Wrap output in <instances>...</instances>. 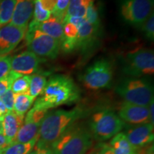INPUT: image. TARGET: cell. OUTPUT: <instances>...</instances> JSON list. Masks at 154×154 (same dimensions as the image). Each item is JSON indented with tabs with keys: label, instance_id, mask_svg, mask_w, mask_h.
Masks as SVG:
<instances>
[{
	"label": "cell",
	"instance_id": "obj_18",
	"mask_svg": "<svg viewBox=\"0 0 154 154\" xmlns=\"http://www.w3.org/2000/svg\"><path fill=\"white\" fill-rule=\"evenodd\" d=\"M37 29L60 42L63 39V23L55 17L51 16L37 26Z\"/></svg>",
	"mask_w": 154,
	"mask_h": 154
},
{
	"label": "cell",
	"instance_id": "obj_43",
	"mask_svg": "<svg viewBox=\"0 0 154 154\" xmlns=\"http://www.w3.org/2000/svg\"><path fill=\"white\" fill-rule=\"evenodd\" d=\"M4 149H2V148H0V154H3Z\"/></svg>",
	"mask_w": 154,
	"mask_h": 154
},
{
	"label": "cell",
	"instance_id": "obj_34",
	"mask_svg": "<svg viewBox=\"0 0 154 154\" xmlns=\"http://www.w3.org/2000/svg\"><path fill=\"white\" fill-rule=\"evenodd\" d=\"M71 22L72 24L75 25L76 27L79 28L81 26V25L83 24V23H84V22H86V19H85V17L73 16V17H69V18L67 19L66 21H64V22H63V24L64 22Z\"/></svg>",
	"mask_w": 154,
	"mask_h": 154
},
{
	"label": "cell",
	"instance_id": "obj_12",
	"mask_svg": "<svg viewBox=\"0 0 154 154\" xmlns=\"http://www.w3.org/2000/svg\"><path fill=\"white\" fill-rule=\"evenodd\" d=\"M26 29L10 24L0 28V56L11 52L24 38Z\"/></svg>",
	"mask_w": 154,
	"mask_h": 154
},
{
	"label": "cell",
	"instance_id": "obj_25",
	"mask_svg": "<svg viewBox=\"0 0 154 154\" xmlns=\"http://www.w3.org/2000/svg\"><path fill=\"white\" fill-rule=\"evenodd\" d=\"M38 138L28 143H13L4 149L3 154H28L34 149Z\"/></svg>",
	"mask_w": 154,
	"mask_h": 154
},
{
	"label": "cell",
	"instance_id": "obj_11",
	"mask_svg": "<svg viewBox=\"0 0 154 154\" xmlns=\"http://www.w3.org/2000/svg\"><path fill=\"white\" fill-rule=\"evenodd\" d=\"M124 133L131 144L137 150L150 145L153 141V125L151 123L131 125Z\"/></svg>",
	"mask_w": 154,
	"mask_h": 154
},
{
	"label": "cell",
	"instance_id": "obj_39",
	"mask_svg": "<svg viewBox=\"0 0 154 154\" xmlns=\"http://www.w3.org/2000/svg\"><path fill=\"white\" fill-rule=\"evenodd\" d=\"M149 115H150V122L151 124L154 125V119H153V108H154V101L153 100L152 101L150 104L149 105Z\"/></svg>",
	"mask_w": 154,
	"mask_h": 154
},
{
	"label": "cell",
	"instance_id": "obj_16",
	"mask_svg": "<svg viewBox=\"0 0 154 154\" xmlns=\"http://www.w3.org/2000/svg\"><path fill=\"white\" fill-rule=\"evenodd\" d=\"M34 0H16L10 24L27 29L33 16Z\"/></svg>",
	"mask_w": 154,
	"mask_h": 154
},
{
	"label": "cell",
	"instance_id": "obj_2",
	"mask_svg": "<svg viewBox=\"0 0 154 154\" xmlns=\"http://www.w3.org/2000/svg\"><path fill=\"white\" fill-rule=\"evenodd\" d=\"M84 113L82 109L76 107L72 110L60 109L46 113L40 126L36 147H50L77 120L82 118Z\"/></svg>",
	"mask_w": 154,
	"mask_h": 154
},
{
	"label": "cell",
	"instance_id": "obj_4",
	"mask_svg": "<svg viewBox=\"0 0 154 154\" xmlns=\"http://www.w3.org/2000/svg\"><path fill=\"white\" fill-rule=\"evenodd\" d=\"M116 92L132 104L149 106L153 100V88L149 81L143 78H131L122 81L116 87Z\"/></svg>",
	"mask_w": 154,
	"mask_h": 154
},
{
	"label": "cell",
	"instance_id": "obj_26",
	"mask_svg": "<svg viewBox=\"0 0 154 154\" xmlns=\"http://www.w3.org/2000/svg\"><path fill=\"white\" fill-rule=\"evenodd\" d=\"M31 76L28 75H22L18 77L12 82L11 89L14 94H29Z\"/></svg>",
	"mask_w": 154,
	"mask_h": 154
},
{
	"label": "cell",
	"instance_id": "obj_37",
	"mask_svg": "<svg viewBox=\"0 0 154 154\" xmlns=\"http://www.w3.org/2000/svg\"><path fill=\"white\" fill-rule=\"evenodd\" d=\"M10 144V141L2 134H0V148L5 149Z\"/></svg>",
	"mask_w": 154,
	"mask_h": 154
},
{
	"label": "cell",
	"instance_id": "obj_33",
	"mask_svg": "<svg viewBox=\"0 0 154 154\" xmlns=\"http://www.w3.org/2000/svg\"><path fill=\"white\" fill-rule=\"evenodd\" d=\"M90 154H113L109 143H100L94 147Z\"/></svg>",
	"mask_w": 154,
	"mask_h": 154
},
{
	"label": "cell",
	"instance_id": "obj_36",
	"mask_svg": "<svg viewBox=\"0 0 154 154\" xmlns=\"http://www.w3.org/2000/svg\"><path fill=\"white\" fill-rule=\"evenodd\" d=\"M36 154H54L50 147H36Z\"/></svg>",
	"mask_w": 154,
	"mask_h": 154
},
{
	"label": "cell",
	"instance_id": "obj_38",
	"mask_svg": "<svg viewBox=\"0 0 154 154\" xmlns=\"http://www.w3.org/2000/svg\"><path fill=\"white\" fill-rule=\"evenodd\" d=\"M147 146H145V147L138 149L137 153L138 154H153V146H152V147H149V148H147Z\"/></svg>",
	"mask_w": 154,
	"mask_h": 154
},
{
	"label": "cell",
	"instance_id": "obj_30",
	"mask_svg": "<svg viewBox=\"0 0 154 154\" xmlns=\"http://www.w3.org/2000/svg\"><path fill=\"white\" fill-rule=\"evenodd\" d=\"M141 29L148 39L153 41L154 39V14L152 13L147 20L141 26Z\"/></svg>",
	"mask_w": 154,
	"mask_h": 154
},
{
	"label": "cell",
	"instance_id": "obj_20",
	"mask_svg": "<svg viewBox=\"0 0 154 154\" xmlns=\"http://www.w3.org/2000/svg\"><path fill=\"white\" fill-rule=\"evenodd\" d=\"M30 76L29 95L36 99L41 95L47 85V75L45 73H35Z\"/></svg>",
	"mask_w": 154,
	"mask_h": 154
},
{
	"label": "cell",
	"instance_id": "obj_31",
	"mask_svg": "<svg viewBox=\"0 0 154 154\" xmlns=\"http://www.w3.org/2000/svg\"><path fill=\"white\" fill-rule=\"evenodd\" d=\"M11 57L0 56V79L5 78L11 72Z\"/></svg>",
	"mask_w": 154,
	"mask_h": 154
},
{
	"label": "cell",
	"instance_id": "obj_35",
	"mask_svg": "<svg viewBox=\"0 0 154 154\" xmlns=\"http://www.w3.org/2000/svg\"><path fill=\"white\" fill-rule=\"evenodd\" d=\"M39 2L46 10L50 11L51 13L53 12L56 5V0H39Z\"/></svg>",
	"mask_w": 154,
	"mask_h": 154
},
{
	"label": "cell",
	"instance_id": "obj_27",
	"mask_svg": "<svg viewBox=\"0 0 154 154\" xmlns=\"http://www.w3.org/2000/svg\"><path fill=\"white\" fill-rule=\"evenodd\" d=\"M84 17H85L86 22L91 24L92 26L98 28L101 27V26H100L101 22H100L99 11H98L97 7L94 5V0H91L90 2Z\"/></svg>",
	"mask_w": 154,
	"mask_h": 154
},
{
	"label": "cell",
	"instance_id": "obj_22",
	"mask_svg": "<svg viewBox=\"0 0 154 154\" xmlns=\"http://www.w3.org/2000/svg\"><path fill=\"white\" fill-rule=\"evenodd\" d=\"M91 1V0H70L63 22L70 17H85L86 9Z\"/></svg>",
	"mask_w": 154,
	"mask_h": 154
},
{
	"label": "cell",
	"instance_id": "obj_24",
	"mask_svg": "<svg viewBox=\"0 0 154 154\" xmlns=\"http://www.w3.org/2000/svg\"><path fill=\"white\" fill-rule=\"evenodd\" d=\"M51 13L46 10L42 6L39 0H34L33 19L28 25V27L36 29L37 26L51 17Z\"/></svg>",
	"mask_w": 154,
	"mask_h": 154
},
{
	"label": "cell",
	"instance_id": "obj_41",
	"mask_svg": "<svg viewBox=\"0 0 154 154\" xmlns=\"http://www.w3.org/2000/svg\"><path fill=\"white\" fill-rule=\"evenodd\" d=\"M36 153H37V151H36V149L35 148V149H34L32 151L29 152V153L28 154H36Z\"/></svg>",
	"mask_w": 154,
	"mask_h": 154
},
{
	"label": "cell",
	"instance_id": "obj_40",
	"mask_svg": "<svg viewBox=\"0 0 154 154\" xmlns=\"http://www.w3.org/2000/svg\"><path fill=\"white\" fill-rule=\"evenodd\" d=\"M7 112V109H6L5 104L3 103V102L0 99V121L2 120L4 116L6 114V113Z\"/></svg>",
	"mask_w": 154,
	"mask_h": 154
},
{
	"label": "cell",
	"instance_id": "obj_28",
	"mask_svg": "<svg viewBox=\"0 0 154 154\" xmlns=\"http://www.w3.org/2000/svg\"><path fill=\"white\" fill-rule=\"evenodd\" d=\"M69 2L70 0H56V5L54 9L52 16L55 17L61 22L63 21L65 16H66L67 9H68Z\"/></svg>",
	"mask_w": 154,
	"mask_h": 154
},
{
	"label": "cell",
	"instance_id": "obj_32",
	"mask_svg": "<svg viewBox=\"0 0 154 154\" xmlns=\"http://www.w3.org/2000/svg\"><path fill=\"white\" fill-rule=\"evenodd\" d=\"M14 96L15 94L13 93L10 88L0 97V99L5 104L7 111H12L14 110Z\"/></svg>",
	"mask_w": 154,
	"mask_h": 154
},
{
	"label": "cell",
	"instance_id": "obj_6",
	"mask_svg": "<svg viewBox=\"0 0 154 154\" xmlns=\"http://www.w3.org/2000/svg\"><path fill=\"white\" fill-rule=\"evenodd\" d=\"M123 72L134 78L151 76L154 72L153 51L149 49H139L127 54L123 64Z\"/></svg>",
	"mask_w": 154,
	"mask_h": 154
},
{
	"label": "cell",
	"instance_id": "obj_21",
	"mask_svg": "<svg viewBox=\"0 0 154 154\" xmlns=\"http://www.w3.org/2000/svg\"><path fill=\"white\" fill-rule=\"evenodd\" d=\"M35 99L26 94H17L14 96V111L17 114L24 116L32 107Z\"/></svg>",
	"mask_w": 154,
	"mask_h": 154
},
{
	"label": "cell",
	"instance_id": "obj_3",
	"mask_svg": "<svg viewBox=\"0 0 154 154\" xmlns=\"http://www.w3.org/2000/svg\"><path fill=\"white\" fill-rule=\"evenodd\" d=\"M92 145L93 140L89 131L74 124L50 148L54 154H86Z\"/></svg>",
	"mask_w": 154,
	"mask_h": 154
},
{
	"label": "cell",
	"instance_id": "obj_10",
	"mask_svg": "<svg viewBox=\"0 0 154 154\" xmlns=\"http://www.w3.org/2000/svg\"><path fill=\"white\" fill-rule=\"evenodd\" d=\"M29 51H23L11 59V70L21 75L34 74L44 61Z\"/></svg>",
	"mask_w": 154,
	"mask_h": 154
},
{
	"label": "cell",
	"instance_id": "obj_17",
	"mask_svg": "<svg viewBox=\"0 0 154 154\" xmlns=\"http://www.w3.org/2000/svg\"><path fill=\"white\" fill-rule=\"evenodd\" d=\"M24 116L17 114L14 111H7L4 116L2 120V134L10 141L11 143L24 124Z\"/></svg>",
	"mask_w": 154,
	"mask_h": 154
},
{
	"label": "cell",
	"instance_id": "obj_5",
	"mask_svg": "<svg viewBox=\"0 0 154 154\" xmlns=\"http://www.w3.org/2000/svg\"><path fill=\"white\" fill-rule=\"evenodd\" d=\"M125 123L114 111L104 109L94 113L89 120V131L99 141L112 138L124 128Z\"/></svg>",
	"mask_w": 154,
	"mask_h": 154
},
{
	"label": "cell",
	"instance_id": "obj_1",
	"mask_svg": "<svg viewBox=\"0 0 154 154\" xmlns=\"http://www.w3.org/2000/svg\"><path fill=\"white\" fill-rule=\"evenodd\" d=\"M34 106L48 111L59 106L76 101L80 91L74 81L65 75H55L49 79Z\"/></svg>",
	"mask_w": 154,
	"mask_h": 154
},
{
	"label": "cell",
	"instance_id": "obj_29",
	"mask_svg": "<svg viewBox=\"0 0 154 154\" xmlns=\"http://www.w3.org/2000/svg\"><path fill=\"white\" fill-rule=\"evenodd\" d=\"M21 76H22V75L17 74V73L11 70L9 74L7 75L5 78L0 79V97L5 93L9 88H11L12 82H14L16 79Z\"/></svg>",
	"mask_w": 154,
	"mask_h": 154
},
{
	"label": "cell",
	"instance_id": "obj_19",
	"mask_svg": "<svg viewBox=\"0 0 154 154\" xmlns=\"http://www.w3.org/2000/svg\"><path fill=\"white\" fill-rule=\"evenodd\" d=\"M109 145L113 154H138L137 149L133 146L124 132H120L111 138Z\"/></svg>",
	"mask_w": 154,
	"mask_h": 154
},
{
	"label": "cell",
	"instance_id": "obj_23",
	"mask_svg": "<svg viewBox=\"0 0 154 154\" xmlns=\"http://www.w3.org/2000/svg\"><path fill=\"white\" fill-rule=\"evenodd\" d=\"M16 0H0V28L11 22Z\"/></svg>",
	"mask_w": 154,
	"mask_h": 154
},
{
	"label": "cell",
	"instance_id": "obj_13",
	"mask_svg": "<svg viewBox=\"0 0 154 154\" xmlns=\"http://www.w3.org/2000/svg\"><path fill=\"white\" fill-rule=\"evenodd\" d=\"M42 120L43 118L42 116L32 111H28L24 120V123L11 143H28L35 138H38Z\"/></svg>",
	"mask_w": 154,
	"mask_h": 154
},
{
	"label": "cell",
	"instance_id": "obj_8",
	"mask_svg": "<svg viewBox=\"0 0 154 154\" xmlns=\"http://www.w3.org/2000/svg\"><path fill=\"white\" fill-rule=\"evenodd\" d=\"M26 41L28 51L39 57L55 59L61 49V42L37 29H27Z\"/></svg>",
	"mask_w": 154,
	"mask_h": 154
},
{
	"label": "cell",
	"instance_id": "obj_15",
	"mask_svg": "<svg viewBox=\"0 0 154 154\" xmlns=\"http://www.w3.org/2000/svg\"><path fill=\"white\" fill-rule=\"evenodd\" d=\"M99 35L100 28L84 22L79 27L76 50H80L82 53L88 52L94 47Z\"/></svg>",
	"mask_w": 154,
	"mask_h": 154
},
{
	"label": "cell",
	"instance_id": "obj_14",
	"mask_svg": "<svg viewBox=\"0 0 154 154\" xmlns=\"http://www.w3.org/2000/svg\"><path fill=\"white\" fill-rule=\"evenodd\" d=\"M118 116L124 123L132 126L151 123L148 106L132 104L128 102H124L121 105Z\"/></svg>",
	"mask_w": 154,
	"mask_h": 154
},
{
	"label": "cell",
	"instance_id": "obj_42",
	"mask_svg": "<svg viewBox=\"0 0 154 154\" xmlns=\"http://www.w3.org/2000/svg\"><path fill=\"white\" fill-rule=\"evenodd\" d=\"M0 134H2V121H0Z\"/></svg>",
	"mask_w": 154,
	"mask_h": 154
},
{
	"label": "cell",
	"instance_id": "obj_9",
	"mask_svg": "<svg viewBox=\"0 0 154 154\" xmlns=\"http://www.w3.org/2000/svg\"><path fill=\"white\" fill-rule=\"evenodd\" d=\"M153 11V0H121L120 3L121 16L136 27H141Z\"/></svg>",
	"mask_w": 154,
	"mask_h": 154
},
{
	"label": "cell",
	"instance_id": "obj_7",
	"mask_svg": "<svg viewBox=\"0 0 154 154\" xmlns=\"http://www.w3.org/2000/svg\"><path fill=\"white\" fill-rule=\"evenodd\" d=\"M113 66L107 59H100L88 66L80 77L88 89L99 90L111 86L113 79Z\"/></svg>",
	"mask_w": 154,
	"mask_h": 154
}]
</instances>
